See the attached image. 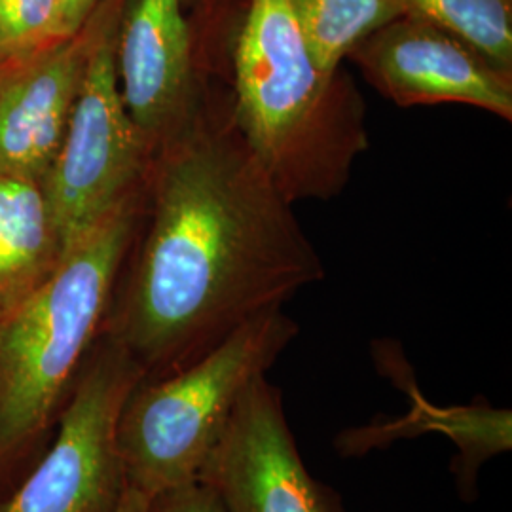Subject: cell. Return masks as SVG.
I'll list each match as a JSON object with an SVG mask.
<instances>
[{
  "label": "cell",
  "instance_id": "11",
  "mask_svg": "<svg viewBox=\"0 0 512 512\" xmlns=\"http://www.w3.org/2000/svg\"><path fill=\"white\" fill-rule=\"evenodd\" d=\"M63 253L42 183L0 175V315L38 289Z\"/></svg>",
  "mask_w": 512,
  "mask_h": 512
},
{
  "label": "cell",
  "instance_id": "17",
  "mask_svg": "<svg viewBox=\"0 0 512 512\" xmlns=\"http://www.w3.org/2000/svg\"><path fill=\"white\" fill-rule=\"evenodd\" d=\"M150 499L145 495L137 494L133 490H126L116 512H147Z\"/></svg>",
  "mask_w": 512,
  "mask_h": 512
},
{
  "label": "cell",
  "instance_id": "8",
  "mask_svg": "<svg viewBox=\"0 0 512 512\" xmlns=\"http://www.w3.org/2000/svg\"><path fill=\"white\" fill-rule=\"evenodd\" d=\"M348 59L397 107L454 103L512 120V73L423 19H393L355 46Z\"/></svg>",
  "mask_w": 512,
  "mask_h": 512
},
{
  "label": "cell",
  "instance_id": "5",
  "mask_svg": "<svg viewBox=\"0 0 512 512\" xmlns=\"http://www.w3.org/2000/svg\"><path fill=\"white\" fill-rule=\"evenodd\" d=\"M128 0H101L95 38L61 148L44 179L63 245L147 179L154 150L129 118L116 76V37Z\"/></svg>",
  "mask_w": 512,
  "mask_h": 512
},
{
  "label": "cell",
  "instance_id": "2",
  "mask_svg": "<svg viewBox=\"0 0 512 512\" xmlns=\"http://www.w3.org/2000/svg\"><path fill=\"white\" fill-rule=\"evenodd\" d=\"M145 209V183L65 247L52 275L0 315V497L54 439L101 336Z\"/></svg>",
  "mask_w": 512,
  "mask_h": 512
},
{
  "label": "cell",
  "instance_id": "3",
  "mask_svg": "<svg viewBox=\"0 0 512 512\" xmlns=\"http://www.w3.org/2000/svg\"><path fill=\"white\" fill-rule=\"evenodd\" d=\"M239 131L277 190L332 200L370 147L363 93L342 67L317 69L291 0H249L232 54Z\"/></svg>",
  "mask_w": 512,
  "mask_h": 512
},
{
  "label": "cell",
  "instance_id": "19",
  "mask_svg": "<svg viewBox=\"0 0 512 512\" xmlns=\"http://www.w3.org/2000/svg\"><path fill=\"white\" fill-rule=\"evenodd\" d=\"M12 67V63H0V78L6 74V71Z\"/></svg>",
  "mask_w": 512,
  "mask_h": 512
},
{
  "label": "cell",
  "instance_id": "13",
  "mask_svg": "<svg viewBox=\"0 0 512 512\" xmlns=\"http://www.w3.org/2000/svg\"><path fill=\"white\" fill-rule=\"evenodd\" d=\"M404 16L423 19L473 46L512 73V0H397Z\"/></svg>",
  "mask_w": 512,
  "mask_h": 512
},
{
  "label": "cell",
  "instance_id": "10",
  "mask_svg": "<svg viewBox=\"0 0 512 512\" xmlns=\"http://www.w3.org/2000/svg\"><path fill=\"white\" fill-rule=\"evenodd\" d=\"M95 12L73 35L12 63L0 78V175L44 183L71 120L95 38Z\"/></svg>",
  "mask_w": 512,
  "mask_h": 512
},
{
  "label": "cell",
  "instance_id": "6",
  "mask_svg": "<svg viewBox=\"0 0 512 512\" xmlns=\"http://www.w3.org/2000/svg\"><path fill=\"white\" fill-rule=\"evenodd\" d=\"M143 370L126 349L99 336L65 406L54 439L0 512H116L126 494L116 423Z\"/></svg>",
  "mask_w": 512,
  "mask_h": 512
},
{
  "label": "cell",
  "instance_id": "18",
  "mask_svg": "<svg viewBox=\"0 0 512 512\" xmlns=\"http://www.w3.org/2000/svg\"><path fill=\"white\" fill-rule=\"evenodd\" d=\"M202 2H205V0H181V4H183L184 10H186V8H194V6H200Z\"/></svg>",
  "mask_w": 512,
  "mask_h": 512
},
{
  "label": "cell",
  "instance_id": "1",
  "mask_svg": "<svg viewBox=\"0 0 512 512\" xmlns=\"http://www.w3.org/2000/svg\"><path fill=\"white\" fill-rule=\"evenodd\" d=\"M101 334L143 380L171 376L325 279L289 202L241 135L228 82L203 76L183 128L156 148ZM139 230V228H137Z\"/></svg>",
  "mask_w": 512,
  "mask_h": 512
},
{
  "label": "cell",
  "instance_id": "7",
  "mask_svg": "<svg viewBox=\"0 0 512 512\" xmlns=\"http://www.w3.org/2000/svg\"><path fill=\"white\" fill-rule=\"evenodd\" d=\"M226 512H346L300 458L283 395L266 376L249 385L196 476Z\"/></svg>",
  "mask_w": 512,
  "mask_h": 512
},
{
  "label": "cell",
  "instance_id": "9",
  "mask_svg": "<svg viewBox=\"0 0 512 512\" xmlns=\"http://www.w3.org/2000/svg\"><path fill=\"white\" fill-rule=\"evenodd\" d=\"M116 76L129 118L152 150L183 128L203 76L181 0H128L116 37Z\"/></svg>",
  "mask_w": 512,
  "mask_h": 512
},
{
  "label": "cell",
  "instance_id": "14",
  "mask_svg": "<svg viewBox=\"0 0 512 512\" xmlns=\"http://www.w3.org/2000/svg\"><path fill=\"white\" fill-rule=\"evenodd\" d=\"M59 0H0V63H16L57 42Z\"/></svg>",
  "mask_w": 512,
  "mask_h": 512
},
{
  "label": "cell",
  "instance_id": "15",
  "mask_svg": "<svg viewBox=\"0 0 512 512\" xmlns=\"http://www.w3.org/2000/svg\"><path fill=\"white\" fill-rule=\"evenodd\" d=\"M147 512H226V509L205 484L194 480L154 495Z\"/></svg>",
  "mask_w": 512,
  "mask_h": 512
},
{
  "label": "cell",
  "instance_id": "4",
  "mask_svg": "<svg viewBox=\"0 0 512 512\" xmlns=\"http://www.w3.org/2000/svg\"><path fill=\"white\" fill-rule=\"evenodd\" d=\"M298 332L283 308L266 311L200 361L135 385L116 423L126 490L152 499L194 482L243 391L266 376Z\"/></svg>",
  "mask_w": 512,
  "mask_h": 512
},
{
  "label": "cell",
  "instance_id": "16",
  "mask_svg": "<svg viewBox=\"0 0 512 512\" xmlns=\"http://www.w3.org/2000/svg\"><path fill=\"white\" fill-rule=\"evenodd\" d=\"M99 2L101 0H59L55 38L61 40L76 35L86 25Z\"/></svg>",
  "mask_w": 512,
  "mask_h": 512
},
{
  "label": "cell",
  "instance_id": "12",
  "mask_svg": "<svg viewBox=\"0 0 512 512\" xmlns=\"http://www.w3.org/2000/svg\"><path fill=\"white\" fill-rule=\"evenodd\" d=\"M294 18L311 59L323 73H336L349 52L393 19L404 16L397 0H291Z\"/></svg>",
  "mask_w": 512,
  "mask_h": 512
}]
</instances>
